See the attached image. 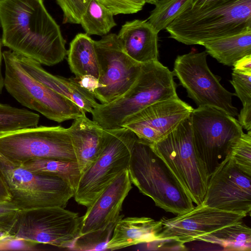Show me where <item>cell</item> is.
<instances>
[{
	"instance_id": "obj_25",
	"label": "cell",
	"mask_w": 251,
	"mask_h": 251,
	"mask_svg": "<svg viewBox=\"0 0 251 251\" xmlns=\"http://www.w3.org/2000/svg\"><path fill=\"white\" fill-rule=\"evenodd\" d=\"M18 164L34 173L58 177L67 182L75 192L81 177L76 161L41 158Z\"/></svg>"
},
{
	"instance_id": "obj_16",
	"label": "cell",
	"mask_w": 251,
	"mask_h": 251,
	"mask_svg": "<svg viewBox=\"0 0 251 251\" xmlns=\"http://www.w3.org/2000/svg\"><path fill=\"white\" fill-rule=\"evenodd\" d=\"M193 109L178 97L161 100L127 118L122 127L132 130L140 140L152 144L166 137Z\"/></svg>"
},
{
	"instance_id": "obj_13",
	"label": "cell",
	"mask_w": 251,
	"mask_h": 251,
	"mask_svg": "<svg viewBox=\"0 0 251 251\" xmlns=\"http://www.w3.org/2000/svg\"><path fill=\"white\" fill-rule=\"evenodd\" d=\"M99 67L100 77L92 95L101 103H107L118 98L133 84L142 64L131 58L124 51L114 33L94 40Z\"/></svg>"
},
{
	"instance_id": "obj_38",
	"label": "cell",
	"mask_w": 251,
	"mask_h": 251,
	"mask_svg": "<svg viewBox=\"0 0 251 251\" xmlns=\"http://www.w3.org/2000/svg\"><path fill=\"white\" fill-rule=\"evenodd\" d=\"M1 41L0 37V94L1 93L2 90L4 87V77L1 73V63L2 58V52L1 51Z\"/></svg>"
},
{
	"instance_id": "obj_20",
	"label": "cell",
	"mask_w": 251,
	"mask_h": 251,
	"mask_svg": "<svg viewBox=\"0 0 251 251\" xmlns=\"http://www.w3.org/2000/svg\"><path fill=\"white\" fill-rule=\"evenodd\" d=\"M158 33L147 20H134L126 22L117 35L126 53L144 64L158 60Z\"/></svg>"
},
{
	"instance_id": "obj_36",
	"label": "cell",
	"mask_w": 251,
	"mask_h": 251,
	"mask_svg": "<svg viewBox=\"0 0 251 251\" xmlns=\"http://www.w3.org/2000/svg\"><path fill=\"white\" fill-rule=\"evenodd\" d=\"M228 0H190L187 5L193 8H201L206 5L218 2H222Z\"/></svg>"
},
{
	"instance_id": "obj_29",
	"label": "cell",
	"mask_w": 251,
	"mask_h": 251,
	"mask_svg": "<svg viewBox=\"0 0 251 251\" xmlns=\"http://www.w3.org/2000/svg\"><path fill=\"white\" fill-rule=\"evenodd\" d=\"M190 0H159L147 19L157 32L166 27L182 12Z\"/></svg>"
},
{
	"instance_id": "obj_6",
	"label": "cell",
	"mask_w": 251,
	"mask_h": 251,
	"mask_svg": "<svg viewBox=\"0 0 251 251\" xmlns=\"http://www.w3.org/2000/svg\"><path fill=\"white\" fill-rule=\"evenodd\" d=\"M2 58L5 65L4 87L21 104L57 123L74 120L83 114L71 100L55 92L26 72L15 52L9 50H4Z\"/></svg>"
},
{
	"instance_id": "obj_39",
	"label": "cell",
	"mask_w": 251,
	"mask_h": 251,
	"mask_svg": "<svg viewBox=\"0 0 251 251\" xmlns=\"http://www.w3.org/2000/svg\"><path fill=\"white\" fill-rule=\"evenodd\" d=\"M159 0H144V1L146 2V3H148L151 4L155 5L156 3L159 1Z\"/></svg>"
},
{
	"instance_id": "obj_3",
	"label": "cell",
	"mask_w": 251,
	"mask_h": 251,
	"mask_svg": "<svg viewBox=\"0 0 251 251\" xmlns=\"http://www.w3.org/2000/svg\"><path fill=\"white\" fill-rule=\"evenodd\" d=\"M174 75L158 60L142 64L140 73L124 94L92 111V120L103 129L122 127L125 120L159 101L178 98Z\"/></svg>"
},
{
	"instance_id": "obj_35",
	"label": "cell",
	"mask_w": 251,
	"mask_h": 251,
	"mask_svg": "<svg viewBox=\"0 0 251 251\" xmlns=\"http://www.w3.org/2000/svg\"><path fill=\"white\" fill-rule=\"evenodd\" d=\"M36 244L24 239L6 235L0 239V251L3 250H35Z\"/></svg>"
},
{
	"instance_id": "obj_17",
	"label": "cell",
	"mask_w": 251,
	"mask_h": 251,
	"mask_svg": "<svg viewBox=\"0 0 251 251\" xmlns=\"http://www.w3.org/2000/svg\"><path fill=\"white\" fill-rule=\"evenodd\" d=\"M128 169L119 175L82 216L79 235L115 226L123 218V202L132 189Z\"/></svg>"
},
{
	"instance_id": "obj_26",
	"label": "cell",
	"mask_w": 251,
	"mask_h": 251,
	"mask_svg": "<svg viewBox=\"0 0 251 251\" xmlns=\"http://www.w3.org/2000/svg\"><path fill=\"white\" fill-rule=\"evenodd\" d=\"M113 14L96 0H91L81 17L80 24L88 35L104 36L117 25Z\"/></svg>"
},
{
	"instance_id": "obj_32",
	"label": "cell",
	"mask_w": 251,
	"mask_h": 251,
	"mask_svg": "<svg viewBox=\"0 0 251 251\" xmlns=\"http://www.w3.org/2000/svg\"><path fill=\"white\" fill-rule=\"evenodd\" d=\"M63 13V23L80 24L81 16L91 0H55Z\"/></svg>"
},
{
	"instance_id": "obj_11",
	"label": "cell",
	"mask_w": 251,
	"mask_h": 251,
	"mask_svg": "<svg viewBox=\"0 0 251 251\" xmlns=\"http://www.w3.org/2000/svg\"><path fill=\"white\" fill-rule=\"evenodd\" d=\"M82 217L59 206L21 210L10 236L35 244L71 249L78 237Z\"/></svg>"
},
{
	"instance_id": "obj_2",
	"label": "cell",
	"mask_w": 251,
	"mask_h": 251,
	"mask_svg": "<svg viewBox=\"0 0 251 251\" xmlns=\"http://www.w3.org/2000/svg\"><path fill=\"white\" fill-rule=\"evenodd\" d=\"M166 29L170 38L187 45L251 30V0H228L199 8L187 6Z\"/></svg>"
},
{
	"instance_id": "obj_30",
	"label": "cell",
	"mask_w": 251,
	"mask_h": 251,
	"mask_svg": "<svg viewBox=\"0 0 251 251\" xmlns=\"http://www.w3.org/2000/svg\"><path fill=\"white\" fill-rule=\"evenodd\" d=\"M111 226L79 235L74 243L71 250L77 251H104L110 239L114 228Z\"/></svg>"
},
{
	"instance_id": "obj_4",
	"label": "cell",
	"mask_w": 251,
	"mask_h": 251,
	"mask_svg": "<svg viewBox=\"0 0 251 251\" xmlns=\"http://www.w3.org/2000/svg\"><path fill=\"white\" fill-rule=\"evenodd\" d=\"M128 171L130 181L156 206L175 215L193 209V202L151 144L136 139Z\"/></svg>"
},
{
	"instance_id": "obj_8",
	"label": "cell",
	"mask_w": 251,
	"mask_h": 251,
	"mask_svg": "<svg viewBox=\"0 0 251 251\" xmlns=\"http://www.w3.org/2000/svg\"><path fill=\"white\" fill-rule=\"evenodd\" d=\"M104 146L99 157L81 176L74 198L89 207L107 187L128 169L136 134L125 127L104 129Z\"/></svg>"
},
{
	"instance_id": "obj_40",
	"label": "cell",
	"mask_w": 251,
	"mask_h": 251,
	"mask_svg": "<svg viewBox=\"0 0 251 251\" xmlns=\"http://www.w3.org/2000/svg\"><path fill=\"white\" fill-rule=\"evenodd\" d=\"M6 235H9L7 234L6 233H5L4 232H3L0 231V239L2 238V237H3Z\"/></svg>"
},
{
	"instance_id": "obj_27",
	"label": "cell",
	"mask_w": 251,
	"mask_h": 251,
	"mask_svg": "<svg viewBox=\"0 0 251 251\" xmlns=\"http://www.w3.org/2000/svg\"><path fill=\"white\" fill-rule=\"evenodd\" d=\"M38 114L25 108L0 103V136L38 126Z\"/></svg>"
},
{
	"instance_id": "obj_5",
	"label": "cell",
	"mask_w": 251,
	"mask_h": 251,
	"mask_svg": "<svg viewBox=\"0 0 251 251\" xmlns=\"http://www.w3.org/2000/svg\"><path fill=\"white\" fill-rule=\"evenodd\" d=\"M151 145L193 203H201L209 176L194 146L190 116L166 137Z\"/></svg>"
},
{
	"instance_id": "obj_19",
	"label": "cell",
	"mask_w": 251,
	"mask_h": 251,
	"mask_svg": "<svg viewBox=\"0 0 251 251\" xmlns=\"http://www.w3.org/2000/svg\"><path fill=\"white\" fill-rule=\"evenodd\" d=\"M68 129L81 176L96 161L102 151L104 129L83 113L74 119Z\"/></svg>"
},
{
	"instance_id": "obj_1",
	"label": "cell",
	"mask_w": 251,
	"mask_h": 251,
	"mask_svg": "<svg viewBox=\"0 0 251 251\" xmlns=\"http://www.w3.org/2000/svg\"><path fill=\"white\" fill-rule=\"evenodd\" d=\"M1 44L41 64L53 66L67 54L59 26L43 0H0Z\"/></svg>"
},
{
	"instance_id": "obj_31",
	"label": "cell",
	"mask_w": 251,
	"mask_h": 251,
	"mask_svg": "<svg viewBox=\"0 0 251 251\" xmlns=\"http://www.w3.org/2000/svg\"><path fill=\"white\" fill-rule=\"evenodd\" d=\"M228 155L238 166L251 175V130L242 134Z\"/></svg>"
},
{
	"instance_id": "obj_21",
	"label": "cell",
	"mask_w": 251,
	"mask_h": 251,
	"mask_svg": "<svg viewBox=\"0 0 251 251\" xmlns=\"http://www.w3.org/2000/svg\"><path fill=\"white\" fill-rule=\"evenodd\" d=\"M160 220L146 217L122 218L116 223L106 250H115L141 243L160 241Z\"/></svg>"
},
{
	"instance_id": "obj_10",
	"label": "cell",
	"mask_w": 251,
	"mask_h": 251,
	"mask_svg": "<svg viewBox=\"0 0 251 251\" xmlns=\"http://www.w3.org/2000/svg\"><path fill=\"white\" fill-rule=\"evenodd\" d=\"M0 155L17 163L41 158L76 161L68 128L60 126H37L1 135Z\"/></svg>"
},
{
	"instance_id": "obj_14",
	"label": "cell",
	"mask_w": 251,
	"mask_h": 251,
	"mask_svg": "<svg viewBox=\"0 0 251 251\" xmlns=\"http://www.w3.org/2000/svg\"><path fill=\"white\" fill-rule=\"evenodd\" d=\"M202 203L210 207L250 215L251 175L228 155L210 175Z\"/></svg>"
},
{
	"instance_id": "obj_12",
	"label": "cell",
	"mask_w": 251,
	"mask_h": 251,
	"mask_svg": "<svg viewBox=\"0 0 251 251\" xmlns=\"http://www.w3.org/2000/svg\"><path fill=\"white\" fill-rule=\"evenodd\" d=\"M207 54L204 51L178 55L174 63V76L198 107H213L233 117L238 116V110L232 102L235 94L223 87L210 70L206 62Z\"/></svg>"
},
{
	"instance_id": "obj_28",
	"label": "cell",
	"mask_w": 251,
	"mask_h": 251,
	"mask_svg": "<svg viewBox=\"0 0 251 251\" xmlns=\"http://www.w3.org/2000/svg\"><path fill=\"white\" fill-rule=\"evenodd\" d=\"M230 82L243 105L238 121L242 128L251 130V70L233 67Z\"/></svg>"
},
{
	"instance_id": "obj_15",
	"label": "cell",
	"mask_w": 251,
	"mask_h": 251,
	"mask_svg": "<svg viewBox=\"0 0 251 251\" xmlns=\"http://www.w3.org/2000/svg\"><path fill=\"white\" fill-rule=\"evenodd\" d=\"M247 216L243 213L224 211L202 202L185 213L160 220L162 225L160 241H175L179 245L196 241L200 236L242 221Z\"/></svg>"
},
{
	"instance_id": "obj_23",
	"label": "cell",
	"mask_w": 251,
	"mask_h": 251,
	"mask_svg": "<svg viewBox=\"0 0 251 251\" xmlns=\"http://www.w3.org/2000/svg\"><path fill=\"white\" fill-rule=\"evenodd\" d=\"M206 52L219 62L228 66L251 54V30L203 43Z\"/></svg>"
},
{
	"instance_id": "obj_22",
	"label": "cell",
	"mask_w": 251,
	"mask_h": 251,
	"mask_svg": "<svg viewBox=\"0 0 251 251\" xmlns=\"http://www.w3.org/2000/svg\"><path fill=\"white\" fill-rule=\"evenodd\" d=\"M67 61L71 72L76 78L85 75L99 80L100 67L94 40L86 33L75 35L67 50Z\"/></svg>"
},
{
	"instance_id": "obj_33",
	"label": "cell",
	"mask_w": 251,
	"mask_h": 251,
	"mask_svg": "<svg viewBox=\"0 0 251 251\" xmlns=\"http://www.w3.org/2000/svg\"><path fill=\"white\" fill-rule=\"evenodd\" d=\"M113 15L133 14L141 11L146 2L144 0H96Z\"/></svg>"
},
{
	"instance_id": "obj_7",
	"label": "cell",
	"mask_w": 251,
	"mask_h": 251,
	"mask_svg": "<svg viewBox=\"0 0 251 251\" xmlns=\"http://www.w3.org/2000/svg\"><path fill=\"white\" fill-rule=\"evenodd\" d=\"M0 173L11 195V201L21 210L59 206L65 208L75 195L62 179L33 172L0 155Z\"/></svg>"
},
{
	"instance_id": "obj_24",
	"label": "cell",
	"mask_w": 251,
	"mask_h": 251,
	"mask_svg": "<svg viewBox=\"0 0 251 251\" xmlns=\"http://www.w3.org/2000/svg\"><path fill=\"white\" fill-rule=\"evenodd\" d=\"M201 241L218 245L225 251H251V229L242 221L198 237Z\"/></svg>"
},
{
	"instance_id": "obj_37",
	"label": "cell",
	"mask_w": 251,
	"mask_h": 251,
	"mask_svg": "<svg viewBox=\"0 0 251 251\" xmlns=\"http://www.w3.org/2000/svg\"><path fill=\"white\" fill-rule=\"evenodd\" d=\"M11 195L0 173V201H10Z\"/></svg>"
},
{
	"instance_id": "obj_18",
	"label": "cell",
	"mask_w": 251,
	"mask_h": 251,
	"mask_svg": "<svg viewBox=\"0 0 251 251\" xmlns=\"http://www.w3.org/2000/svg\"><path fill=\"white\" fill-rule=\"evenodd\" d=\"M17 55L21 65L26 72L55 92L71 100L83 113H91L99 104L92 93L82 87L75 77L66 78L52 75L38 62Z\"/></svg>"
},
{
	"instance_id": "obj_9",
	"label": "cell",
	"mask_w": 251,
	"mask_h": 251,
	"mask_svg": "<svg viewBox=\"0 0 251 251\" xmlns=\"http://www.w3.org/2000/svg\"><path fill=\"white\" fill-rule=\"evenodd\" d=\"M190 117L194 146L210 177L244 133L243 128L234 117L213 107L194 109Z\"/></svg>"
},
{
	"instance_id": "obj_34",
	"label": "cell",
	"mask_w": 251,
	"mask_h": 251,
	"mask_svg": "<svg viewBox=\"0 0 251 251\" xmlns=\"http://www.w3.org/2000/svg\"><path fill=\"white\" fill-rule=\"evenodd\" d=\"M21 211L11 201H0V231L10 235Z\"/></svg>"
}]
</instances>
